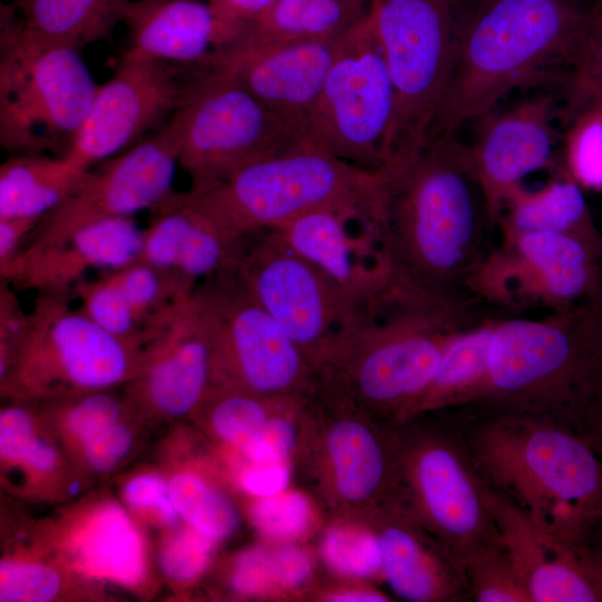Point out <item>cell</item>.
<instances>
[{
  "label": "cell",
  "instance_id": "obj_9",
  "mask_svg": "<svg viewBox=\"0 0 602 602\" xmlns=\"http://www.w3.org/2000/svg\"><path fill=\"white\" fill-rule=\"evenodd\" d=\"M174 116L179 128L178 165L188 175L193 193L304 139L294 125L210 64L191 68Z\"/></svg>",
  "mask_w": 602,
  "mask_h": 602
},
{
  "label": "cell",
  "instance_id": "obj_35",
  "mask_svg": "<svg viewBox=\"0 0 602 602\" xmlns=\"http://www.w3.org/2000/svg\"><path fill=\"white\" fill-rule=\"evenodd\" d=\"M169 488L178 514L194 530L222 540L237 526L233 506L200 477L182 473L173 477Z\"/></svg>",
  "mask_w": 602,
  "mask_h": 602
},
{
  "label": "cell",
  "instance_id": "obj_6",
  "mask_svg": "<svg viewBox=\"0 0 602 602\" xmlns=\"http://www.w3.org/2000/svg\"><path fill=\"white\" fill-rule=\"evenodd\" d=\"M482 319L389 294L328 353L319 369H346L351 391L408 419L452 338Z\"/></svg>",
  "mask_w": 602,
  "mask_h": 602
},
{
  "label": "cell",
  "instance_id": "obj_56",
  "mask_svg": "<svg viewBox=\"0 0 602 602\" xmlns=\"http://www.w3.org/2000/svg\"><path fill=\"white\" fill-rule=\"evenodd\" d=\"M331 601L336 602H379V601H388V599L378 592H369V591H351V592H343L333 595Z\"/></svg>",
  "mask_w": 602,
  "mask_h": 602
},
{
  "label": "cell",
  "instance_id": "obj_11",
  "mask_svg": "<svg viewBox=\"0 0 602 602\" xmlns=\"http://www.w3.org/2000/svg\"><path fill=\"white\" fill-rule=\"evenodd\" d=\"M395 106L392 79L367 16L346 33L303 137L360 169L380 172L389 159Z\"/></svg>",
  "mask_w": 602,
  "mask_h": 602
},
{
  "label": "cell",
  "instance_id": "obj_34",
  "mask_svg": "<svg viewBox=\"0 0 602 602\" xmlns=\"http://www.w3.org/2000/svg\"><path fill=\"white\" fill-rule=\"evenodd\" d=\"M72 293L80 300L81 310L100 328L139 348L153 343L159 334L148 331L136 317L132 305L109 275L97 281H81Z\"/></svg>",
  "mask_w": 602,
  "mask_h": 602
},
{
  "label": "cell",
  "instance_id": "obj_14",
  "mask_svg": "<svg viewBox=\"0 0 602 602\" xmlns=\"http://www.w3.org/2000/svg\"><path fill=\"white\" fill-rule=\"evenodd\" d=\"M414 437L399 450L415 506L411 517L463 563L478 550L501 544L487 483L449 418L443 429Z\"/></svg>",
  "mask_w": 602,
  "mask_h": 602
},
{
  "label": "cell",
  "instance_id": "obj_42",
  "mask_svg": "<svg viewBox=\"0 0 602 602\" xmlns=\"http://www.w3.org/2000/svg\"><path fill=\"white\" fill-rule=\"evenodd\" d=\"M213 541L191 526L176 534L162 553L165 574L177 581L200 575L210 561Z\"/></svg>",
  "mask_w": 602,
  "mask_h": 602
},
{
  "label": "cell",
  "instance_id": "obj_57",
  "mask_svg": "<svg viewBox=\"0 0 602 602\" xmlns=\"http://www.w3.org/2000/svg\"><path fill=\"white\" fill-rule=\"evenodd\" d=\"M588 443L602 459V421L595 433L589 438Z\"/></svg>",
  "mask_w": 602,
  "mask_h": 602
},
{
  "label": "cell",
  "instance_id": "obj_36",
  "mask_svg": "<svg viewBox=\"0 0 602 602\" xmlns=\"http://www.w3.org/2000/svg\"><path fill=\"white\" fill-rule=\"evenodd\" d=\"M144 230L139 260L159 270L175 272L185 240L197 212L185 193H174Z\"/></svg>",
  "mask_w": 602,
  "mask_h": 602
},
{
  "label": "cell",
  "instance_id": "obj_40",
  "mask_svg": "<svg viewBox=\"0 0 602 602\" xmlns=\"http://www.w3.org/2000/svg\"><path fill=\"white\" fill-rule=\"evenodd\" d=\"M311 517L309 502L299 493H279L262 497L252 508L256 528L273 540H292L308 527Z\"/></svg>",
  "mask_w": 602,
  "mask_h": 602
},
{
  "label": "cell",
  "instance_id": "obj_20",
  "mask_svg": "<svg viewBox=\"0 0 602 602\" xmlns=\"http://www.w3.org/2000/svg\"><path fill=\"white\" fill-rule=\"evenodd\" d=\"M144 230L133 216L87 224L48 244H26L1 278L21 289L66 298L94 269L119 270L139 260Z\"/></svg>",
  "mask_w": 602,
  "mask_h": 602
},
{
  "label": "cell",
  "instance_id": "obj_21",
  "mask_svg": "<svg viewBox=\"0 0 602 602\" xmlns=\"http://www.w3.org/2000/svg\"><path fill=\"white\" fill-rule=\"evenodd\" d=\"M361 219L352 211L322 208L274 230L368 313L391 289Z\"/></svg>",
  "mask_w": 602,
  "mask_h": 602
},
{
  "label": "cell",
  "instance_id": "obj_22",
  "mask_svg": "<svg viewBox=\"0 0 602 602\" xmlns=\"http://www.w3.org/2000/svg\"><path fill=\"white\" fill-rule=\"evenodd\" d=\"M151 349L140 382L142 397L169 417L190 412L206 395L212 366L211 327L197 289Z\"/></svg>",
  "mask_w": 602,
  "mask_h": 602
},
{
  "label": "cell",
  "instance_id": "obj_2",
  "mask_svg": "<svg viewBox=\"0 0 602 602\" xmlns=\"http://www.w3.org/2000/svg\"><path fill=\"white\" fill-rule=\"evenodd\" d=\"M443 411L487 485L544 534L575 551L602 527V459L583 438L536 417L480 405Z\"/></svg>",
  "mask_w": 602,
  "mask_h": 602
},
{
  "label": "cell",
  "instance_id": "obj_15",
  "mask_svg": "<svg viewBox=\"0 0 602 602\" xmlns=\"http://www.w3.org/2000/svg\"><path fill=\"white\" fill-rule=\"evenodd\" d=\"M480 303L563 310L602 293V249L570 234L502 237L470 287Z\"/></svg>",
  "mask_w": 602,
  "mask_h": 602
},
{
  "label": "cell",
  "instance_id": "obj_55",
  "mask_svg": "<svg viewBox=\"0 0 602 602\" xmlns=\"http://www.w3.org/2000/svg\"><path fill=\"white\" fill-rule=\"evenodd\" d=\"M57 462L56 449L47 440L36 436L21 463L38 472H50Z\"/></svg>",
  "mask_w": 602,
  "mask_h": 602
},
{
  "label": "cell",
  "instance_id": "obj_17",
  "mask_svg": "<svg viewBox=\"0 0 602 602\" xmlns=\"http://www.w3.org/2000/svg\"><path fill=\"white\" fill-rule=\"evenodd\" d=\"M182 67L126 51L62 156L87 171L159 128L184 96L192 67Z\"/></svg>",
  "mask_w": 602,
  "mask_h": 602
},
{
  "label": "cell",
  "instance_id": "obj_13",
  "mask_svg": "<svg viewBox=\"0 0 602 602\" xmlns=\"http://www.w3.org/2000/svg\"><path fill=\"white\" fill-rule=\"evenodd\" d=\"M235 270L313 367L368 314L274 229L244 237Z\"/></svg>",
  "mask_w": 602,
  "mask_h": 602
},
{
  "label": "cell",
  "instance_id": "obj_50",
  "mask_svg": "<svg viewBox=\"0 0 602 602\" xmlns=\"http://www.w3.org/2000/svg\"><path fill=\"white\" fill-rule=\"evenodd\" d=\"M276 1L207 0L216 14L239 35V38L253 22L269 11Z\"/></svg>",
  "mask_w": 602,
  "mask_h": 602
},
{
  "label": "cell",
  "instance_id": "obj_5",
  "mask_svg": "<svg viewBox=\"0 0 602 602\" xmlns=\"http://www.w3.org/2000/svg\"><path fill=\"white\" fill-rule=\"evenodd\" d=\"M379 186L380 172L360 169L303 139L186 195L231 240L242 241L315 210L352 211L366 219Z\"/></svg>",
  "mask_w": 602,
  "mask_h": 602
},
{
  "label": "cell",
  "instance_id": "obj_4",
  "mask_svg": "<svg viewBox=\"0 0 602 602\" xmlns=\"http://www.w3.org/2000/svg\"><path fill=\"white\" fill-rule=\"evenodd\" d=\"M469 404L536 417L588 441L602 421V293L537 319L497 318L486 379Z\"/></svg>",
  "mask_w": 602,
  "mask_h": 602
},
{
  "label": "cell",
  "instance_id": "obj_44",
  "mask_svg": "<svg viewBox=\"0 0 602 602\" xmlns=\"http://www.w3.org/2000/svg\"><path fill=\"white\" fill-rule=\"evenodd\" d=\"M122 415L120 401L105 390L84 394L67 410L66 426L80 441L116 423Z\"/></svg>",
  "mask_w": 602,
  "mask_h": 602
},
{
  "label": "cell",
  "instance_id": "obj_8",
  "mask_svg": "<svg viewBox=\"0 0 602 602\" xmlns=\"http://www.w3.org/2000/svg\"><path fill=\"white\" fill-rule=\"evenodd\" d=\"M463 0H371L368 18L381 46L396 106L388 165L427 140L457 41Z\"/></svg>",
  "mask_w": 602,
  "mask_h": 602
},
{
  "label": "cell",
  "instance_id": "obj_47",
  "mask_svg": "<svg viewBox=\"0 0 602 602\" xmlns=\"http://www.w3.org/2000/svg\"><path fill=\"white\" fill-rule=\"evenodd\" d=\"M293 440V428L287 419L270 418L244 453L258 465L282 464L291 452Z\"/></svg>",
  "mask_w": 602,
  "mask_h": 602
},
{
  "label": "cell",
  "instance_id": "obj_33",
  "mask_svg": "<svg viewBox=\"0 0 602 602\" xmlns=\"http://www.w3.org/2000/svg\"><path fill=\"white\" fill-rule=\"evenodd\" d=\"M328 449L343 497L361 501L380 488L387 473L386 456L366 426L352 419L337 423L329 434Z\"/></svg>",
  "mask_w": 602,
  "mask_h": 602
},
{
  "label": "cell",
  "instance_id": "obj_45",
  "mask_svg": "<svg viewBox=\"0 0 602 602\" xmlns=\"http://www.w3.org/2000/svg\"><path fill=\"white\" fill-rule=\"evenodd\" d=\"M130 429L119 420L91 434L82 441L87 464L96 472L113 469L129 452Z\"/></svg>",
  "mask_w": 602,
  "mask_h": 602
},
{
  "label": "cell",
  "instance_id": "obj_26",
  "mask_svg": "<svg viewBox=\"0 0 602 602\" xmlns=\"http://www.w3.org/2000/svg\"><path fill=\"white\" fill-rule=\"evenodd\" d=\"M582 190L564 173L537 191H528L522 183L513 186L505 195L497 225L502 237L562 233L602 249V234L592 220Z\"/></svg>",
  "mask_w": 602,
  "mask_h": 602
},
{
  "label": "cell",
  "instance_id": "obj_24",
  "mask_svg": "<svg viewBox=\"0 0 602 602\" xmlns=\"http://www.w3.org/2000/svg\"><path fill=\"white\" fill-rule=\"evenodd\" d=\"M499 540L532 602H602L576 554L544 534L512 501L487 485Z\"/></svg>",
  "mask_w": 602,
  "mask_h": 602
},
{
  "label": "cell",
  "instance_id": "obj_25",
  "mask_svg": "<svg viewBox=\"0 0 602 602\" xmlns=\"http://www.w3.org/2000/svg\"><path fill=\"white\" fill-rule=\"evenodd\" d=\"M397 520L378 535L381 569L394 592L407 601H472L463 561L436 536Z\"/></svg>",
  "mask_w": 602,
  "mask_h": 602
},
{
  "label": "cell",
  "instance_id": "obj_16",
  "mask_svg": "<svg viewBox=\"0 0 602 602\" xmlns=\"http://www.w3.org/2000/svg\"><path fill=\"white\" fill-rule=\"evenodd\" d=\"M179 128L173 115L164 125L124 152L85 173L74 191L41 219L27 244L59 241L106 219L156 210L175 192Z\"/></svg>",
  "mask_w": 602,
  "mask_h": 602
},
{
  "label": "cell",
  "instance_id": "obj_31",
  "mask_svg": "<svg viewBox=\"0 0 602 602\" xmlns=\"http://www.w3.org/2000/svg\"><path fill=\"white\" fill-rule=\"evenodd\" d=\"M496 319L486 317L452 338L409 418L466 405L476 398L486 379L488 344Z\"/></svg>",
  "mask_w": 602,
  "mask_h": 602
},
{
  "label": "cell",
  "instance_id": "obj_29",
  "mask_svg": "<svg viewBox=\"0 0 602 602\" xmlns=\"http://www.w3.org/2000/svg\"><path fill=\"white\" fill-rule=\"evenodd\" d=\"M87 171L60 155L9 157L0 166V217L42 219L74 191Z\"/></svg>",
  "mask_w": 602,
  "mask_h": 602
},
{
  "label": "cell",
  "instance_id": "obj_39",
  "mask_svg": "<svg viewBox=\"0 0 602 602\" xmlns=\"http://www.w3.org/2000/svg\"><path fill=\"white\" fill-rule=\"evenodd\" d=\"M323 555L333 570L350 576H370L381 567L378 538L362 531L330 530L323 542Z\"/></svg>",
  "mask_w": 602,
  "mask_h": 602
},
{
  "label": "cell",
  "instance_id": "obj_3",
  "mask_svg": "<svg viewBox=\"0 0 602 602\" xmlns=\"http://www.w3.org/2000/svg\"><path fill=\"white\" fill-rule=\"evenodd\" d=\"M589 8L583 0L462 2L452 69L428 138L454 135L514 89L562 82Z\"/></svg>",
  "mask_w": 602,
  "mask_h": 602
},
{
  "label": "cell",
  "instance_id": "obj_43",
  "mask_svg": "<svg viewBox=\"0 0 602 602\" xmlns=\"http://www.w3.org/2000/svg\"><path fill=\"white\" fill-rule=\"evenodd\" d=\"M571 76L602 95V0L590 4Z\"/></svg>",
  "mask_w": 602,
  "mask_h": 602
},
{
  "label": "cell",
  "instance_id": "obj_19",
  "mask_svg": "<svg viewBox=\"0 0 602 602\" xmlns=\"http://www.w3.org/2000/svg\"><path fill=\"white\" fill-rule=\"evenodd\" d=\"M346 33L270 46L232 43L207 64L232 77L303 135Z\"/></svg>",
  "mask_w": 602,
  "mask_h": 602
},
{
  "label": "cell",
  "instance_id": "obj_49",
  "mask_svg": "<svg viewBox=\"0 0 602 602\" xmlns=\"http://www.w3.org/2000/svg\"><path fill=\"white\" fill-rule=\"evenodd\" d=\"M275 582L273 555L264 550L244 552L237 560L232 576L233 588L241 594L255 595L264 592Z\"/></svg>",
  "mask_w": 602,
  "mask_h": 602
},
{
  "label": "cell",
  "instance_id": "obj_10",
  "mask_svg": "<svg viewBox=\"0 0 602 602\" xmlns=\"http://www.w3.org/2000/svg\"><path fill=\"white\" fill-rule=\"evenodd\" d=\"M140 366L138 348L70 309L67 298L39 293L3 375L19 395H84L132 378Z\"/></svg>",
  "mask_w": 602,
  "mask_h": 602
},
{
  "label": "cell",
  "instance_id": "obj_48",
  "mask_svg": "<svg viewBox=\"0 0 602 602\" xmlns=\"http://www.w3.org/2000/svg\"><path fill=\"white\" fill-rule=\"evenodd\" d=\"M36 438L33 420L21 407H8L0 415V454L6 462L21 463Z\"/></svg>",
  "mask_w": 602,
  "mask_h": 602
},
{
  "label": "cell",
  "instance_id": "obj_7",
  "mask_svg": "<svg viewBox=\"0 0 602 602\" xmlns=\"http://www.w3.org/2000/svg\"><path fill=\"white\" fill-rule=\"evenodd\" d=\"M0 142L16 154L60 151L82 126L98 85L78 49L26 40L1 7Z\"/></svg>",
  "mask_w": 602,
  "mask_h": 602
},
{
  "label": "cell",
  "instance_id": "obj_52",
  "mask_svg": "<svg viewBox=\"0 0 602 602\" xmlns=\"http://www.w3.org/2000/svg\"><path fill=\"white\" fill-rule=\"evenodd\" d=\"M289 478V470L282 464L259 465L242 476L241 484L246 492L268 497L282 493Z\"/></svg>",
  "mask_w": 602,
  "mask_h": 602
},
{
  "label": "cell",
  "instance_id": "obj_28",
  "mask_svg": "<svg viewBox=\"0 0 602 602\" xmlns=\"http://www.w3.org/2000/svg\"><path fill=\"white\" fill-rule=\"evenodd\" d=\"M132 0H16L20 35L45 46L79 49L106 39L125 14Z\"/></svg>",
  "mask_w": 602,
  "mask_h": 602
},
{
  "label": "cell",
  "instance_id": "obj_18",
  "mask_svg": "<svg viewBox=\"0 0 602 602\" xmlns=\"http://www.w3.org/2000/svg\"><path fill=\"white\" fill-rule=\"evenodd\" d=\"M564 85V84H563ZM544 89L513 103L496 107L477 118L469 156L487 213L495 229L502 215L507 192L533 172L553 164L559 138L555 120L562 119L564 86Z\"/></svg>",
  "mask_w": 602,
  "mask_h": 602
},
{
  "label": "cell",
  "instance_id": "obj_12",
  "mask_svg": "<svg viewBox=\"0 0 602 602\" xmlns=\"http://www.w3.org/2000/svg\"><path fill=\"white\" fill-rule=\"evenodd\" d=\"M212 339L211 381L219 389L284 397L305 389L313 366L251 294L235 268L197 287Z\"/></svg>",
  "mask_w": 602,
  "mask_h": 602
},
{
  "label": "cell",
  "instance_id": "obj_27",
  "mask_svg": "<svg viewBox=\"0 0 602 602\" xmlns=\"http://www.w3.org/2000/svg\"><path fill=\"white\" fill-rule=\"evenodd\" d=\"M69 550L77 567L93 577L135 585L145 575L142 537L116 504L95 508L75 531Z\"/></svg>",
  "mask_w": 602,
  "mask_h": 602
},
{
  "label": "cell",
  "instance_id": "obj_38",
  "mask_svg": "<svg viewBox=\"0 0 602 602\" xmlns=\"http://www.w3.org/2000/svg\"><path fill=\"white\" fill-rule=\"evenodd\" d=\"M219 389V388H216ZM224 390L212 410V425L227 443L245 449L266 423L268 412L262 396Z\"/></svg>",
  "mask_w": 602,
  "mask_h": 602
},
{
  "label": "cell",
  "instance_id": "obj_51",
  "mask_svg": "<svg viewBox=\"0 0 602 602\" xmlns=\"http://www.w3.org/2000/svg\"><path fill=\"white\" fill-rule=\"evenodd\" d=\"M41 219L0 217V270L4 269L23 247Z\"/></svg>",
  "mask_w": 602,
  "mask_h": 602
},
{
  "label": "cell",
  "instance_id": "obj_53",
  "mask_svg": "<svg viewBox=\"0 0 602 602\" xmlns=\"http://www.w3.org/2000/svg\"><path fill=\"white\" fill-rule=\"evenodd\" d=\"M310 571L309 556L299 548L284 547L273 555L275 583L284 588L300 585L309 576Z\"/></svg>",
  "mask_w": 602,
  "mask_h": 602
},
{
  "label": "cell",
  "instance_id": "obj_54",
  "mask_svg": "<svg viewBox=\"0 0 602 602\" xmlns=\"http://www.w3.org/2000/svg\"><path fill=\"white\" fill-rule=\"evenodd\" d=\"M575 553L595 584L602 601V527L577 547Z\"/></svg>",
  "mask_w": 602,
  "mask_h": 602
},
{
  "label": "cell",
  "instance_id": "obj_30",
  "mask_svg": "<svg viewBox=\"0 0 602 602\" xmlns=\"http://www.w3.org/2000/svg\"><path fill=\"white\" fill-rule=\"evenodd\" d=\"M370 2L371 0H278L233 43L270 46L339 37L368 16Z\"/></svg>",
  "mask_w": 602,
  "mask_h": 602
},
{
  "label": "cell",
  "instance_id": "obj_46",
  "mask_svg": "<svg viewBox=\"0 0 602 602\" xmlns=\"http://www.w3.org/2000/svg\"><path fill=\"white\" fill-rule=\"evenodd\" d=\"M124 497L132 507L157 512L165 523L172 524L179 516L169 484L156 475H138L128 480L124 488Z\"/></svg>",
  "mask_w": 602,
  "mask_h": 602
},
{
  "label": "cell",
  "instance_id": "obj_37",
  "mask_svg": "<svg viewBox=\"0 0 602 602\" xmlns=\"http://www.w3.org/2000/svg\"><path fill=\"white\" fill-rule=\"evenodd\" d=\"M472 601L532 602L527 588L501 544L478 550L465 561Z\"/></svg>",
  "mask_w": 602,
  "mask_h": 602
},
{
  "label": "cell",
  "instance_id": "obj_41",
  "mask_svg": "<svg viewBox=\"0 0 602 602\" xmlns=\"http://www.w3.org/2000/svg\"><path fill=\"white\" fill-rule=\"evenodd\" d=\"M60 589L58 573L42 564L2 561L0 564L1 602H46Z\"/></svg>",
  "mask_w": 602,
  "mask_h": 602
},
{
  "label": "cell",
  "instance_id": "obj_1",
  "mask_svg": "<svg viewBox=\"0 0 602 602\" xmlns=\"http://www.w3.org/2000/svg\"><path fill=\"white\" fill-rule=\"evenodd\" d=\"M390 289L417 302L473 313L470 287L494 250L493 226L468 147L429 137L380 171L366 220Z\"/></svg>",
  "mask_w": 602,
  "mask_h": 602
},
{
  "label": "cell",
  "instance_id": "obj_23",
  "mask_svg": "<svg viewBox=\"0 0 602 602\" xmlns=\"http://www.w3.org/2000/svg\"><path fill=\"white\" fill-rule=\"evenodd\" d=\"M127 52L183 67L206 65L239 35L201 0H132Z\"/></svg>",
  "mask_w": 602,
  "mask_h": 602
},
{
  "label": "cell",
  "instance_id": "obj_32",
  "mask_svg": "<svg viewBox=\"0 0 602 602\" xmlns=\"http://www.w3.org/2000/svg\"><path fill=\"white\" fill-rule=\"evenodd\" d=\"M561 172L583 190L602 191V95L575 81L565 82Z\"/></svg>",
  "mask_w": 602,
  "mask_h": 602
}]
</instances>
